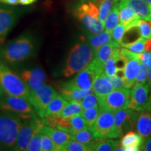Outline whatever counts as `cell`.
<instances>
[{
  "label": "cell",
  "mask_w": 151,
  "mask_h": 151,
  "mask_svg": "<svg viewBox=\"0 0 151 151\" xmlns=\"http://www.w3.org/2000/svg\"><path fill=\"white\" fill-rule=\"evenodd\" d=\"M37 49L33 36L24 33L0 46V60L10 65L20 63L35 55Z\"/></svg>",
  "instance_id": "cell-1"
},
{
  "label": "cell",
  "mask_w": 151,
  "mask_h": 151,
  "mask_svg": "<svg viewBox=\"0 0 151 151\" xmlns=\"http://www.w3.org/2000/svg\"><path fill=\"white\" fill-rule=\"evenodd\" d=\"M94 57V52L89 44L78 43L71 49L66 60L63 75L66 78L85 69L91 62Z\"/></svg>",
  "instance_id": "cell-2"
},
{
  "label": "cell",
  "mask_w": 151,
  "mask_h": 151,
  "mask_svg": "<svg viewBox=\"0 0 151 151\" xmlns=\"http://www.w3.org/2000/svg\"><path fill=\"white\" fill-rule=\"evenodd\" d=\"M22 118L16 113H0V150H13Z\"/></svg>",
  "instance_id": "cell-3"
},
{
  "label": "cell",
  "mask_w": 151,
  "mask_h": 151,
  "mask_svg": "<svg viewBox=\"0 0 151 151\" xmlns=\"http://www.w3.org/2000/svg\"><path fill=\"white\" fill-rule=\"evenodd\" d=\"M0 84L9 95L18 96L28 99L29 90L19 76L0 60Z\"/></svg>",
  "instance_id": "cell-4"
},
{
  "label": "cell",
  "mask_w": 151,
  "mask_h": 151,
  "mask_svg": "<svg viewBox=\"0 0 151 151\" xmlns=\"http://www.w3.org/2000/svg\"><path fill=\"white\" fill-rule=\"evenodd\" d=\"M74 15L92 35H99L104 29V24L99 18V8L95 2L81 4L76 9Z\"/></svg>",
  "instance_id": "cell-5"
},
{
  "label": "cell",
  "mask_w": 151,
  "mask_h": 151,
  "mask_svg": "<svg viewBox=\"0 0 151 151\" xmlns=\"http://www.w3.org/2000/svg\"><path fill=\"white\" fill-rule=\"evenodd\" d=\"M0 111L16 113L22 118L37 116L28 99L6 94L0 99Z\"/></svg>",
  "instance_id": "cell-6"
},
{
  "label": "cell",
  "mask_w": 151,
  "mask_h": 151,
  "mask_svg": "<svg viewBox=\"0 0 151 151\" xmlns=\"http://www.w3.org/2000/svg\"><path fill=\"white\" fill-rule=\"evenodd\" d=\"M41 120L37 116L30 118H22V124L19 129L16 144L13 150L25 151L27 150L29 142L34 134L38 128L42 125Z\"/></svg>",
  "instance_id": "cell-7"
},
{
  "label": "cell",
  "mask_w": 151,
  "mask_h": 151,
  "mask_svg": "<svg viewBox=\"0 0 151 151\" xmlns=\"http://www.w3.org/2000/svg\"><path fill=\"white\" fill-rule=\"evenodd\" d=\"M130 90L127 88L114 89L104 97L99 98L100 111H109L114 113L120 109L127 108Z\"/></svg>",
  "instance_id": "cell-8"
},
{
  "label": "cell",
  "mask_w": 151,
  "mask_h": 151,
  "mask_svg": "<svg viewBox=\"0 0 151 151\" xmlns=\"http://www.w3.org/2000/svg\"><path fill=\"white\" fill-rule=\"evenodd\" d=\"M138 113L129 108L120 109L114 112L113 139L122 137L124 133L131 131L135 125Z\"/></svg>",
  "instance_id": "cell-9"
},
{
  "label": "cell",
  "mask_w": 151,
  "mask_h": 151,
  "mask_svg": "<svg viewBox=\"0 0 151 151\" xmlns=\"http://www.w3.org/2000/svg\"><path fill=\"white\" fill-rule=\"evenodd\" d=\"M57 94L56 90L52 87L43 85L39 89L30 92L28 101L32 106L37 116L43 118L47 106Z\"/></svg>",
  "instance_id": "cell-10"
},
{
  "label": "cell",
  "mask_w": 151,
  "mask_h": 151,
  "mask_svg": "<svg viewBox=\"0 0 151 151\" xmlns=\"http://www.w3.org/2000/svg\"><path fill=\"white\" fill-rule=\"evenodd\" d=\"M127 108L139 112L151 108L150 90L148 84H135L132 87Z\"/></svg>",
  "instance_id": "cell-11"
},
{
  "label": "cell",
  "mask_w": 151,
  "mask_h": 151,
  "mask_svg": "<svg viewBox=\"0 0 151 151\" xmlns=\"http://www.w3.org/2000/svg\"><path fill=\"white\" fill-rule=\"evenodd\" d=\"M113 118L114 114L112 111H100L92 129V134L96 140L113 139Z\"/></svg>",
  "instance_id": "cell-12"
},
{
  "label": "cell",
  "mask_w": 151,
  "mask_h": 151,
  "mask_svg": "<svg viewBox=\"0 0 151 151\" xmlns=\"http://www.w3.org/2000/svg\"><path fill=\"white\" fill-rule=\"evenodd\" d=\"M18 16L16 8L0 3V46L5 43L7 36L18 20Z\"/></svg>",
  "instance_id": "cell-13"
},
{
  "label": "cell",
  "mask_w": 151,
  "mask_h": 151,
  "mask_svg": "<svg viewBox=\"0 0 151 151\" xmlns=\"http://www.w3.org/2000/svg\"><path fill=\"white\" fill-rule=\"evenodd\" d=\"M96 76H97V73L88 65L85 69L79 71L72 80L62 85V88L67 90L91 89Z\"/></svg>",
  "instance_id": "cell-14"
},
{
  "label": "cell",
  "mask_w": 151,
  "mask_h": 151,
  "mask_svg": "<svg viewBox=\"0 0 151 151\" xmlns=\"http://www.w3.org/2000/svg\"><path fill=\"white\" fill-rule=\"evenodd\" d=\"M19 76L26 85L29 92L42 87L45 84L46 78V73L40 67L24 69L20 73Z\"/></svg>",
  "instance_id": "cell-15"
},
{
  "label": "cell",
  "mask_w": 151,
  "mask_h": 151,
  "mask_svg": "<svg viewBox=\"0 0 151 151\" xmlns=\"http://www.w3.org/2000/svg\"><path fill=\"white\" fill-rule=\"evenodd\" d=\"M140 112L137 115L134 126L138 134L146 140L151 137V108Z\"/></svg>",
  "instance_id": "cell-16"
},
{
  "label": "cell",
  "mask_w": 151,
  "mask_h": 151,
  "mask_svg": "<svg viewBox=\"0 0 151 151\" xmlns=\"http://www.w3.org/2000/svg\"><path fill=\"white\" fill-rule=\"evenodd\" d=\"M141 62L136 58L127 60L124 69V81L125 88L130 89L135 85V81L140 69Z\"/></svg>",
  "instance_id": "cell-17"
},
{
  "label": "cell",
  "mask_w": 151,
  "mask_h": 151,
  "mask_svg": "<svg viewBox=\"0 0 151 151\" xmlns=\"http://www.w3.org/2000/svg\"><path fill=\"white\" fill-rule=\"evenodd\" d=\"M119 3L132 8L141 20L150 21V5L146 0H120Z\"/></svg>",
  "instance_id": "cell-18"
},
{
  "label": "cell",
  "mask_w": 151,
  "mask_h": 151,
  "mask_svg": "<svg viewBox=\"0 0 151 151\" xmlns=\"http://www.w3.org/2000/svg\"><path fill=\"white\" fill-rule=\"evenodd\" d=\"M41 129L51 138L58 148V150H60L62 146L66 144L69 141L71 140V134L63 131V130L50 127L49 126L44 125V124L41 126Z\"/></svg>",
  "instance_id": "cell-19"
},
{
  "label": "cell",
  "mask_w": 151,
  "mask_h": 151,
  "mask_svg": "<svg viewBox=\"0 0 151 151\" xmlns=\"http://www.w3.org/2000/svg\"><path fill=\"white\" fill-rule=\"evenodd\" d=\"M92 88L94 93L99 98L104 97L114 90L110 81L106 78L104 72L95 77Z\"/></svg>",
  "instance_id": "cell-20"
},
{
  "label": "cell",
  "mask_w": 151,
  "mask_h": 151,
  "mask_svg": "<svg viewBox=\"0 0 151 151\" xmlns=\"http://www.w3.org/2000/svg\"><path fill=\"white\" fill-rule=\"evenodd\" d=\"M67 103V100L64 99L61 95L57 94L47 106L43 118L48 116H59Z\"/></svg>",
  "instance_id": "cell-21"
},
{
  "label": "cell",
  "mask_w": 151,
  "mask_h": 151,
  "mask_svg": "<svg viewBox=\"0 0 151 151\" xmlns=\"http://www.w3.org/2000/svg\"><path fill=\"white\" fill-rule=\"evenodd\" d=\"M116 47L120 46L113 42L112 41L108 43L102 45L94 52V57L93 59L95 61H97L98 63H99L100 65H104L105 62L112 55Z\"/></svg>",
  "instance_id": "cell-22"
},
{
  "label": "cell",
  "mask_w": 151,
  "mask_h": 151,
  "mask_svg": "<svg viewBox=\"0 0 151 151\" xmlns=\"http://www.w3.org/2000/svg\"><path fill=\"white\" fill-rule=\"evenodd\" d=\"M60 95L67 101H81L87 95L93 92L92 88L88 90L82 89H73L67 90L60 87Z\"/></svg>",
  "instance_id": "cell-23"
},
{
  "label": "cell",
  "mask_w": 151,
  "mask_h": 151,
  "mask_svg": "<svg viewBox=\"0 0 151 151\" xmlns=\"http://www.w3.org/2000/svg\"><path fill=\"white\" fill-rule=\"evenodd\" d=\"M119 14L121 23L125 27L137 23L139 18L133 9L127 6L119 3Z\"/></svg>",
  "instance_id": "cell-24"
},
{
  "label": "cell",
  "mask_w": 151,
  "mask_h": 151,
  "mask_svg": "<svg viewBox=\"0 0 151 151\" xmlns=\"http://www.w3.org/2000/svg\"><path fill=\"white\" fill-rule=\"evenodd\" d=\"M88 41L90 47L95 52L102 45L108 43L111 41V32L105 31L99 35H89L88 37Z\"/></svg>",
  "instance_id": "cell-25"
},
{
  "label": "cell",
  "mask_w": 151,
  "mask_h": 151,
  "mask_svg": "<svg viewBox=\"0 0 151 151\" xmlns=\"http://www.w3.org/2000/svg\"><path fill=\"white\" fill-rule=\"evenodd\" d=\"M71 140L78 141L80 143L90 146L93 148V150H94V144L97 141V140L94 139L92 132L88 129L81 130V131L72 134Z\"/></svg>",
  "instance_id": "cell-26"
},
{
  "label": "cell",
  "mask_w": 151,
  "mask_h": 151,
  "mask_svg": "<svg viewBox=\"0 0 151 151\" xmlns=\"http://www.w3.org/2000/svg\"><path fill=\"white\" fill-rule=\"evenodd\" d=\"M120 21L119 14V3L111 9L104 22V28L106 31L112 32L113 29L118 25Z\"/></svg>",
  "instance_id": "cell-27"
},
{
  "label": "cell",
  "mask_w": 151,
  "mask_h": 151,
  "mask_svg": "<svg viewBox=\"0 0 151 151\" xmlns=\"http://www.w3.org/2000/svg\"><path fill=\"white\" fill-rule=\"evenodd\" d=\"M83 109L82 106L79 101H71L67 103L65 108L62 109L60 116L62 118H70L76 115L81 114Z\"/></svg>",
  "instance_id": "cell-28"
},
{
  "label": "cell",
  "mask_w": 151,
  "mask_h": 151,
  "mask_svg": "<svg viewBox=\"0 0 151 151\" xmlns=\"http://www.w3.org/2000/svg\"><path fill=\"white\" fill-rule=\"evenodd\" d=\"M143 138L137 133L132 131H129L125 134L122 138L120 145L122 148L129 146H137L141 147V145L143 143Z\"/></svg>",
  "instance_id": "cell-29"
},
{
  "label": "cell",
  "mask_w": 151,
  "mask_h": 151,
  "mask_svg": "<svg viewBox=\"0 0 151 151\" xmlns=\"http://www.w3.org/2000/svg\"><path fill=\"white\" fill-rule=\"evenodd\" d=\"M120 0H101L99 2V18L102 23L104 22L110 11L117 4L119 3Z\"/></svg>",
  "instance_id": "cell-30"
},
{
  "label": "cell",
  "mask_w": 151,
  "mask_h": 151,
  "mask_svg": "<svg viewBox=\"0 0 151 151\" xmlns=\"http://www.w3.org/2000/svg\"><path fill=\"white\" fill-rule=\"evenodd\" d=\"M99 113L100 110L98 106L94 107V108L84 109L81 113L80 115L83 118L87 125H88V129L91 130V131L94 126V122H95L98 116H99Z\"/></svg>",
  "instance_id": "cell-31"
},
{
  "label": "cell",
  "mask_w": 151,
  "mask_h": 151,
  "mask_svg": "<svg viewBox=\"0 0 151 151\" xmlns=\"http://www.w3.org/2000/svg\"><path fill=\"white\" fill-rule=\"evenodd\" d=\"M120 146V141L113 139H104L96 141L94 144V150L112 151L116 150Z\"/></svg>",
  "instance_id": "cell-32"
},
{
  "label": "cell",
  "mask_w": 151,
  "mask_h": 151,
  "mask_svg": "<svg viewBox=\"0 0 151 151\" xmlns=\"http://www.w3.org/2000/svg\"><path fill=\"white\" fill-rule=\"evenodd\" d=\"M60 150L63 151H90L93 150V148L90 146L80 143L74 140H70L62 146Z\"/></svg>",
  "instance_id": "cell-33"
},
{
  "label": "cell",
  "mask_w": 151,
  "mask_h": 151,
  "mask_svg": "<svg viewBox=\"0 0 151 151\" xmlns=\"http://www.w3.org/2000/svg\"><path fill=\"white\" fill-rule=\"evenodd\" d=\"M70 122L71 125V134L75 133V132L81 131V130L88 129L86 121H85L83 118L80 114L70 117Z\"/></svg>",
  "instance_id": "cell-34"
},
{
  "label": "cell",
  "mask_w": 151,
  "mask_h": 151,
  "mask_svg": "<svg viewBox=\"0 0 151 151\" xmlns=\"http://www.w3.org/2000/svg\"><path fill=\"white\" fill-rule=\"evenodd\" d=\"M41 126L39 128H38L34 134L33 137L29 142V146H28V151L41 150Z\"/></svg>",
  "instance_id": "cell-35"
},
{
  "label": "cell",
  "mask_w": 151,
  "mask_h": 151,
  "mask_svg": "<svg viewBox=\"0 0 151 151\" xmlns=\"http://www.w3.org/2000/svg\"><path fill=\"white\" fill-rule=\"evenodd\" d=\"M43 125V124H42ZM41 130V151H57L58 148L52 139Z\"/></svg>",
  "instance_id": "cell-36"
},
{
  "label": "cell",
  "mask_w": 151,
  "mask_h": 151,
  "mask_svg": "<svg viewBox=\"0 0 151 151\" xmlns=\"http://www.w3.org/2000/svg\"><path fill=\"white\" fill-rule=\"evenodd\" d=\"M81 104L82 106L83 109H88L90 108H94L99 106V97L94 94L93 92L87 95L81 101H80Z\"/></svg>",
  "instance_id": "cell-37"
},
{
  "label": "cell",
  "mask_w": 151,
  "mask_h": 151,
  "mask_svg": "<svg viewBox=\"0 0 151 151\" xmlns=\"http://www.w3.org/2000/svg\"><path fill=\"white\" fill-rule=\"evenodd\" d=\"M145 41H146V39L143 37H140L137 40H136L134 42L125 45L123 48H126L132 52L139 54L145 50Z\"/></svg>",
  "instance_id": "cell-38"
},
{
  "label": "cell",
  "mask_w": 151,
  "mask_h": 151,
  "mask_svg": "<svg viewBox=\"0 0 151 151\" xmlns=\"http://www.w3.org/2000/svg\"><path fill=\"white\" fill-rule=\"evenodd\" d=\"M140 32L141 37L144 39H151V25L149 21L139 19L137 23Z\"/></svg>",
  "instance_id": "cell-39"
},
{
  "label": "cell",
  "mask_w": 151,
  "mask_h": 151,
  "mask_svg": "<svg viewBox=\"0 0 151 151\" xmlns=\"http://www.w3.org/2000/svg\"><path fill=\"white\" fill-rule=\"evenodd\" d=\"M125 29L126 27L122 23L118 24L113 29V32L111 34V41L120 46V43H121L122 37H123Z\"/></svg>",
  "instance_id": "cell-40"
},
{
  "label": "cell",
  "mask_w": 151,
  "mask_h": 151,
  "mask_svg": "<svg viewBox=\"0 0 151 151\" xmlns=\"http://www.w3.org/2000/svg\"><path fill=\"white\" fill-rule=\"evenodd\" d=\"M148 67L145 64L141 62L140 69L138 73L135 81V84H145L146 83L147 76H148Z\"/></svg>",
  "instance_id": "cell-41"
},
{
  "label": "cell",
  "mask_w": 151,
  "mask_h": 151,
  "mask_svg": "<svg viewBox=\"0 0 151 151\" xmlns=\"http://www.w3.org/2000/svg\"><path fill=\"white\" fill-rule=\"evenodd\" d=\"M105 74V73H104ZM106 78L110 81L111 85H112L113 89H119V88H125V85H124V78L122 77L119 76L115 74L112 76H109L105 74Z\"/></svg>",
  "instance_id": "cell-42"
},
{
  "label": "cell",
  "mask_w": 151,
  "mask_h": 151,
  "mask_svg": "<svg viewBox=\"0 0 151 151\" xmlns=\"http://www.w3.org/2000/svg\"><path fill=\"white\" fill-rule=\"evenodd\" d=\"M138 59L142 63L145 64L148 67H151V57L150 52L148 51H143L138 54Z\"/></svg>",
  "instance_id": "cell-43"
},
{
  "label": "cell",
  "mask_w": 151,
  "mask_h": 151,
  "mask_svg": "<svg viewBox=\"0 0 151 151\" xmlns=\"http://www.w3.org/2000/svg\"><path fill=\"white\" fill-rule=\"evenodd\" d=\"M141 150L151 151V137L143 141L141 147Z\"/></svg>",
  "instance_id": "cell-44"
},
{
  "label": "cell",
  "mask_w": 151,
  "mask_h": 151,
  "mask_svg": "<svg viewBox=\"0 0 151 151\" xmlns=\"http://www.w3.org/2000/svg\"><path fill=\"white\" fill-rule=\"evenodd\" d=\"M0 3L11 6H16L19 4V0H0Z\"/></svg>",
  "instance_id": "cell-45"
},
{
  "label": "cell",
  "mask_w": 151,
  "mask_h": 151,
  "mask_svg": "<svg viewBox=\"0 0 151 151\" xmlns=\"http://www.w3.org/2000/svg\"><path fill=\"white\" fill-rule=\"evenodd\" d=\"M124 151H139L141 150V147L137 146H129L124 147Z\"/></svg>",
  "instance_id": "cell-46"
},
{
  "label": "cell",
  "mask_w": 151,
  "mask_h": 151,
  "mask_svg": "<svg viewBox=\"0 0 151 151\" xmlns=\"http://www.w3.org/2000/svg\"><path fill=\"white\" fill-rule=\"evenodd\" d=\"M145 51L150 52L151 51V39H147L145 41L144 45Z\"/></svg>",
  "instance_id": "cell-47"
},
{
  "label": "cell",
  "mask_w": 151,
  "mask_h": 151,
  "mask_svg": "<svg viewBox=\"0 0 151 151\" xmlns=\"http://www.w3.org/2000/svg\"><path fill=\"white\" fill-rule=\"evenodd\" d=\"M37 0H19V4L21 5H29L35 3Z\"/></svg>",
  "instance_id": "cell-48"
},
{
  "label": "cell",
  "mask_w": 151,
  "mask_h": 151,
  "mask_svg": "<svg viewBox=\"0 0 151 151\" xmlns=\"http://www.w3.org/2000/svg\"><path fill=\"white\" fill-rule=\"evenodd\" d=\"M150 69H148V76H147V81H148V84L149 88L150 90V94H151V67H149Z\"/></svg>",
  "instance_id": "cell-49"
},
{
  "label": "cell",
  "mask_w": 151,
  "mask_h": 151,
  "mask_svg": "<svg viewBox=\"0 0 151 151\" xmlns=\"http://www.w3.org/2000/svg\"><path fill=\"white\" fill-rule=\"evenodd\" d=\"M5 94H6V92L4 91V88H2V86H1V85L0 84V99L2 98Z\"/></svg>",
  "instance_id": "cell-50"
},
{
  "label": "cell",
  "mask_w": 151,
  "mask_h": 151,
  "mask_svg": "<svg viewBox=\"0 0 151 151\" xmlns=\"http://www.w3.org/2000/svg\"><path fill=\"white\" fill-rule=\"evenodd\" d=\"M146 1L147 3H148L149 4L151 5V0H146Z\"/></svg>",
  "instance_id": "cell-51"
},
{
  "label": "cell",
  "mask_w": 151,
  "mask_h": 151,
  "mask_svg": "<svg viewBox=\"0 0 151 151\" xmlns=\"http://www.w3.org/2000/svg\"><path fill=\"white\" fill-rule=\"evenodd\" d=\"M150 21H151V5H150Z\"/></svg>",
  "instance_id": "cell-52"
},
{
  "label": "cell",
  "mask_w": 151,
  "mask_h": 151,
  "mask_svg": "<svg viewBox=\"0 0 151 151\" xmlns=\"http://www.w3.org/2000/svg\"><path fill=\"white\" fill-rule=\"evenodd\" d=\"M150 103H151V94H150Z\"/></svg>",
  "instance_id": "cell-53"
},
{
  "label": "cell",
  "mask_w": 151,
  "mask_h": 151,
  "mask_svg": "<svg viewBox=\"0 0 151 151\" xmlns=\"http://www.w3.org/2000/svg\"><path fill=\"white\" fill-rule=\"evenodd\" d=\"M150 57H151V53H150Z\"/></svg>",
  "instance_id": "cell-54"
}]
</instances>
